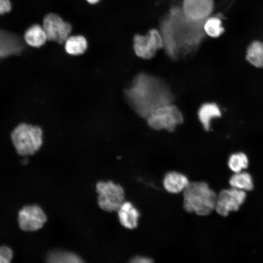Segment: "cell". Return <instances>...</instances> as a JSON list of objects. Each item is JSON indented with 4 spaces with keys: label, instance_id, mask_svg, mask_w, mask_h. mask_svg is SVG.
I'll return each instance as SVG.
<instances>
[{
    "label": "cell",
    "instance_id": "1",
    "mask_svg": "<svg viewBox=\"0 0 263 263\" xmlns=\"http://www.w3.org/2000/svg\"><path fill=\"white\" fill-rule=\"evenodd\" d=\"M204 21L188 19L179 7L170 8L162 19L159 29L167 55L175 60L195 51L206 35Z\"/></svg>",
    "mask_w": 263,
    "mask_h": 263
},
{
    "label": "cell",
    "instance_id": "2",
    "mask_svg": "<svg viewBox=\"0 0 263 263\" xmlns=\"http://www.w3.org/2000/svg\"><path fill=\"white\" fill-rule=\"evenodd\" d=\"M127 102L139 116L147 118L158 108L172 103L173 96L167 85L154 76L141 73L125 91Z\"/></svg>",
    "mask_w": 263,
    "mask_h": 263
},
{
    "label": "cell",
    "instance_id": "3",
    "mask_svg": "<svg viewBox=\"0 0 263 263\" xmlns=\"http://www.w3.org/2000/svg\"><path fill=\"white\" fill-rule=\"evenodd\" d=\"M217 197L207 183L190 182L183 192V207L188 212L206 216L215 209Z\"/></svg>",
    "mask_w": 263,
    "mask_h": 263
},
{
    "label": "cell",
    "instance_id": "4",
    "mask_svg": "<svg viewBox=\"0 0 263 263\" xmlns=\"http://www.w3.org/2000/svg\"><path fill=\"white\" fill-rule=\"evenodd\" d=\"M11 139L18 154L22 156L32 155L42 145L43 131L38 126L20 123L12 132Z\"/></svg>",
    "mask_w": 263,
    "mask_h": 263
},
{
    "label": "cell",
    "instance_id": "5",
    "mask_svg": "<svg viewBox=\"0 0 263 263\" xmlns=\"http://www.w3.org/2000/svg\"><path fill=\"white\" fill-rule=\"evenodd\" d=\"M146 119L149 126L154 130L172 131L183 122V117L178 108L170 103L158 108Z\"/></svg>",
    "mask_w": 263,
    "mask_h": 263
},
{
    "label": "cell",
    "instance_id": "6",
    "mask_svg": "<svg viewBox=\"0 0 263 263\" xmlns=\"http://www.w3.org/2000/svg\"><path fill=\"white\" fill-rule=\"evenodd\" d=\"M98 193V204L103 210L108 212L117 211L125 201L123 188L112 181H100L96 185Z\"/></svg>",
    "mask_w": 263,
    "mask_h": 263
},
{
    "label": "cell",
    "instance_id": "7",
    "mask_svg": "<svg viewBox=\"0 0 263 263\" xmlns=\"http://www.w3.org/2000/svg\"><path fill=\"white\" fill-rule=\"evenodd\" d=\"M133 48L137 56L144 59L151 58L158 50L163 48L159 30L151 29L145 35L136 34L133 39Z\"/></svg>",
    "mask_w": 263,
    "mask_h": 263
},
{
    "label": "cell",
    "instance_id": "8",
    "mask_svg": "<svg viewBox=\"0 0 263 263\" xmlns=\"http://www.w3.org/2000/svg\"><path fill=\"white\" fill-rule=\"evenodd\" d=\"M42 26L48 40L60 45L63 44L72 31L71 24L55 13H49L44 16Z\"/></svg>",
    "mask_w": 263,
    "mask_h": 263
},
{
    "label": "cell",
    "instance_id": "9",
    "mask_svg": "<svg viewBox=\"0 0 263 263\" xmlns=\"http://www.w3.org/2000/svg\"><path fill=\"white\" fill-rule=\"evenodd\" d=\"M245 197L243 190L234 188L222 190L217 195L215 209L220 215L227 216L229 211L238 210Z\"/></svg>",
    "mask_w": 263,
    "mask_h": 263
},
{
    "label": "cell",
    "instance_id": "10",
    "mask_svg": "<svg viewBox=\"0 0 263 263\" xmlns=\"http://www.w3.org/2000/svg\"><path fill=\"white\" fill-rule=\"evenodd\" d=\"M47 217L42 208L37 205L26 206L18 213L19 227L26 231H34L42 227Z\"/></svg>",
    "mask_w": 263,
    "mask_h": 263
},
{
    "label": "cell",
    "instance_id": "11",
    "mask_svg": "<svg viewBox=\"0 0 263 263\" xmlns=\"http://www.w3.org/2000/svg\"><path fill=\"white\" fill-rule=\"evenodd\" d=\"M213 5V0H183L181 8L188 19L203 21L209 17Z\"/></svg>",
    "mask_w": 263,
    "mask_h": 263
},
{
    "label": "cell",
    "instance_id": "12",
    "mask_svg": "<svg viewBox=\"0 0 263 263\" xmlns=\"http://www.w3.org/2000/svg\"><path fill=\"white\" fill-rule=\"evenodd\" d=\"M117 211L119 222L123 226L129 229L137 227L140 214L131 202L124 201Z\"/></svg>",
    "mask_w": 263,
    "mask_h": 263
},
{
    "label": "cell",
    "instance_id": "13",
    "mask_svg": "<svg viewBox=\"0 0 263 263\" xmlns=\"http://www.w3.org/2000/svg\"><path fill=\"white\" fill-rule=\"evenodd\" d=\"M189 182L188 178L185 174L172 171L165 175L162 184L167 192L172 194H178L183 192Z\"/></svg>",
    "mask_w": 263,
    "mask_h": 263
},
{
    "label": "cell",
    "instance_id": "14",
    "mask_svg": "<svg viewBox=\"0 0 263 263\" xmlns=\"http://www.w3.org/2000/svg\"><path fill=\"white\" fill-rule=\"evenodd\" d=\"M23 39L28 45L33 48H40L48 40L42 25L39 24L29 26L24 34Z\"/></svg>",
    "mask_w": 263,
    "mask_h": 263
},
{
    "label": "cell",
    "instance_id": "15",
    "mask_svg": "<svg viewBox=\"0 0 263 263\" xmlns=\"http://www.w3.org/2000/svg\"><path fill=\"white\" fill-rule=\"evenodd\" d=\"M63 44L66 53L72 56L83 54L88 47L86 38L81 35H70Z\"/></svg>",
    "mask_w": 263,
    "mask_h": 263
},
{
    "label": "cell",
    "instance_id": "16",
    "mask_svg": "<svg viewBox=\"0 0 263 263\" xmlns=\"http://www.w3.org/2000/svg\"><path fill=\"white\" fill-rule=\"evenodd\" d=\"M198 118L206 130H209L211 120L220 117L221 111L217 104L214 103L204 104L198 112Z\"/></svg>",
    "mask_w": 263,
    "mask_h": 263
},
{
    "label": "cell",
    "instance_id": "17",
    "mask_svg": "<svg viewBox=\"0 0 263 263\" xmlns=\"http://www.w3.org/2000/svg\"><path fill=\"white\" fill-rule=\"evenodd\" d=\"M247 61L258 68H263V42L256 41L248 47L246 56Z\"/></svg>",
    "mask_w": 263,
    "mask_h": 263
},
{
    "label": "cell",
    "instance_id": "18",
    "mask_svg": "<svg viewBox=\"0 0 263 263\" xmlns=\"http://www.w3.org/2000/svg\"><path fill=\"white\" fill-rule=\"evenodd\" d=\"M47 261L53 263H82L81 259L76 254L60 250L50 252L47 256Z\"/></svg>",
    "mask_w": 263,
    "mask_h": 263
},
{
    "label": "cell",
    "instance_id": "19",
    "mask_svg": "<svg viewBox=\"0 0 263 263\" xmlns=\"http://www.w3.org/2000/svg\"><path fill=\"white\" fill-rule=\"evenodd\" d=\"M229 184L232 188L243 190H251L253 188L251 176L245 172L236 173L230 178Z\"/></svg>",
    "mask_w": 263,
    "mask_h": 263
},
{
    "label": "cell",
    "instance_id": "20",
    "mask_svg": "<svg viewBox=\"0 0 263 263\" xmlns=\"http://www.w3.org/2000/svg\"><path fill=\"white\" fill-rule=\"evenodd\" d=\"M204 31L206 35L212 38H217L224 31L221 20L216 17H208L204 22Z\"/></svg>",
    "mask_w": 263,
    "mask_h": 263
},
{
    "label": "cell",
    "instance_id": "21",
    "mask_svg": "<svg viewBox=\"0 0 263 263\" xmlns=\"http://www.w3.org/2000/svg\"><path fill=\"white\" fill-rule=\"evenodd\" d=\"M248 164L246 155L242 152L231 155L228 162L229 168L235 173L241 172L243 169H246Z\"/></svg>",
    "mask_w": 263,
    "mask_h": 263
},
{
    "label": "cell",
    "instance_id": "22",
    "mask_svg": "<svg viewBox=\"0 0 263 263\" xmlns=\"http://www.w3.org/2000/svg\"><path fill=\"white\" fill-rule=\"evenodd\" d=\"M13 257L12 250L8 246H0V263H9Z\"/></svg>",
    "mask_w": 263,
    "mask_h": 263
},
{
    "label": "cell",
    "instance_id": "23",
    "mask_svg": "<svg viewBox=\"0 0 263 263\" xmlns=\"http://www.w3.org/2000/svg\"><path fill=\"white\" fill-rule=\"evenodd\" d=\"M11 9V0H0V15L9 13Z\"/></svg>",
    "mask_w": 263,
    "mask_h": 263
},
{
    "label": "cell",
    "instance_id": "24",
    "mask_svg": "<svg viewBox=\"0 0 263 263\" xmlns=\"http://www.w3.org/2000/svg\"><path fill=\"white\" fill-rule=\"evenodd\" d=\"M131 262L134 263H150L152 262V260L147 257L137 256L132 259Z\"/></svg>",
    "mask_w": 263,
    "mask_h": 263
},
{
    "label": "cell",
    "instance_id": "25",
    "mask_svg": "<svg viewBox=\"0 0 263 263\" xmlns=\"http://www.w3.org/2000/svg\"><path fill=\"white\" fill-rule=\"evenodd\" d=\"M100 0H86V1L89 4L94 5L98 3Z\"/></svg>",
    "mask_w": 263,
    "mask_h": 263
}]
</instances>
